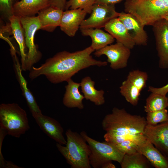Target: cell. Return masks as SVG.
Segmentation results:
<instances>
[{"mask_svg":"<svg viewBox=\"0 0 168 168\" xmlns=\"http://www.w3.org/2000/svg\"><path fill=\"white\" fill-rule=\"evenodd\" d=\"M147 124L155 125L168 121V110L166 109L147 113L146 118Z\"/></svg>","mask_w":168,"mask_h":168,"instance_id":"83f0119b","label":"cell"},{"mask_svg":"<svg viewBox=\"0 0 168 168\" xmlns=\"http://www.w3.org/2000/svg\"><path fill=\"white\" fill-rule=\"evenodd\" d=\"M51 0H21L15 3L14 15L19 17L34 16L50 6Z\"/></svg>","mask_w":168,"mask_h":168,"instance_id":"2e32d148","label":"cell"},{"mask_svg":"<svg viewBox=\"0 0 168 168\" xmlns=\"http://www.w3.org/2000/svg\"><path fill=\"white\" fill-rule=\"evenodd\" d=\"M67 82L68 84L65 86L66 91L63 100V105L69 108L83 109L82 100L85 98L79 91L80 83L74 82L71 78Z\"/></svg>","mask_w":168,"mask_h":168,"instance_id":"44dd1931","label":"cell"},{"mask_svg":"<svg viewBox=\"0 0 168 168\" xmlns=\"http://www.w3.org/2000/svg\"><path fill=\"white\" fill-rule=\"evenodd\" d=\"M40 129L57 143L65 145L67 141L63 136V129L55 119L43 114L33 117Z\"/></svg>","mask_w":168,"mask_h":168,"instance_id":"5bb4252c","label":"cell"},{"mask_svg":"<svg viewBox=\"0 0 168 168\" xmlns=\"http://www.w3.org/2000/svg\"><path fill=\"white\" fill-rule=\"evenodd\" d=\"M14 0H0V11L1 14L9 20L14 15Z\"/></svg>","mask_w":168,"mask_h":168,"instance_id":"f546056e","label":"cell"},{"mask_svg":"<svg viewBox=\"0 0 168 168\" xmlns=\"http://www.w3.org/2000/svg\"><path fill=\"white\" fill-rule=\"evenodd\" d=\"M146 125L144 117L114 107L102 120V127L105 132L103 138L105 141L114 145L128 139L137 145L146 138L143 133Z\"/></svg>","mask_w":168,"mask_h":168,"instance_id":"7a4b0ae2","label":"cell"},{"mask_svg":"<svg viewBox=\"0 0 168 168\" xmlns=\"http://www.w3.org/2000/svg\"><path fill=\"white\" fill-rule=\"evenodd\" d=\"M124 11L134 15L144 26H152L168 15V0H126Z\"/></svg>","mask_w":168,"mask_h":168,"instance_id":"277c9868","label":"cell"},{"mask_svg":"<svg viewBox=\"0 0 168 168\" xmlns=\"http://www.w3.org/2000/svg\"><path fill=\"white\" fill-rule=\"evenodd\" d=\"M163 18L165 19L166 21H167L168 22V15H167L165 16Z\"/></svg>","mask_w":168,"mask_h":168,"instance_id":"d590c367","label":"cell"},{"mask_svg":"<svg viewBox=\"0 0 168 168\" xmlns=\"http://www.w3.org/2000/svg\"><path fill=\"white\" fill-rule=\"evenodd\" d=\"M148 91L151 93H156L166 96L168 93V83L164 86L159 88L149 86Z\"/></svg>","mask_w":168,"mask_h":168,"instance_id":"1f68e13d","label":"cell"},{"mask_svg":"<svg viewBox=\"0 0 168 168\" xmlns=\"http://www.w3.org/2000/svg\"><path fill=\"white\" fill-rule=\"evenodd\" d=\"M8 20L12 32L19 46L21 69L25 71L27 54L25 52L26 46L24 31L19 17L13 15L10 17Z\"/></svg>","mask_w":168,"mask_h":168,"instance_id":"ffe728a7","label":"cell"},{"mask_svg":"<svg viewBox=\"0 0 168 168\" xmlns=\"http://www.w3.org/2000/svg\"><path fill=\"white\" fill-rule=\"evenodd\" d=\"M104 28L106 31L116 39L117 42L122 44L130 49L135 45L125 26L118 17L111 20Z\"/></svg>","mask_w":168,"mask_h":168,"instance_id":"ac0fdd59","label":"cell"},{"mask_svg":"<svg viewBox=\"0 0 168 168\" xmlns=\"http://www.w3.org/2000/svg\"><path fill=\"white\" fill-rule=\"evenodd\" d=\"M130 49L122 44L117 42L114 44L108 45L96 50L94 54L97 57L105 55L107 58V62L114 70L122 69L127 66L128 59L131 54Z\"/></svg>","mask_w":168,"mask_h":168,"instance_id":"9c48e42d","label":"cell"},{"mask_svg":"<svg viewBox=\"0 0 168 168\" xmlns=\"http://www.w3.org/2000/svg\"><path fill=\"white\" fill-rule=\"evenodd\" d=\"M12 56L14 60V68L17 79L23 96L26 100L33 117L42 114L33 95L27 87V82L22 74L21 65L18 61L16 54Z\"/></svg>","mask_w":168,"mask_h":168,"instance_id":"e0dca14e","label":"cell"},{"mask_svg":"<svg viewBox=\"0 0 168 168\" xmlns=\"http://www.w3.org/2000/svg\"><path fill=\"white\" fill-rule=\"evenodd\" d=\"M66 2V0H51L50 6L63 11L65 9Z\"/></svg>","mask_w":168,"mask_h":168,"instance_id":"d6a6232c","label":"cell"},{"mask_svg":"<svg viewBox=\"0 0 168 168\" xmlns=\"http://www.w3.org/2000/svg\"><path fill=\"white\" fill-rule=\"evenodd\" d=\"M168 107V98L165 95L151 93L147 98L144 111L147 113L166 109Z\"/></svg>","mask_w":168,"mask_h":168,"instance_id":"d4e9b609","label":"cell"},{"mask_svg":"<svg viewBox=\"0 0 168 168\" xmlns=\"http://www.w3.org/2000/svg\"><path fill=\"white\" fill-rule=\"evenodd\" d=\"M137 149L154 167L168 168V158L147 138L137 145Z\"/></svg>","mask_w":168,"mask_h":168,"instance_id":"9a60e30c","label":"cell"},{"mask_svg":"<svg viewBox=\"0 0 168 168\" xmlns=\"http://www.w3.org/2000/svg\"><path fill=\"white\" fill-rule=\"evenodd\" d=\"M20 19L25 32L26 46L28 49L26 71H30L41 58V54L34 43V36L37 31L42 29V26L38 16L21 17Z\"/></svg>","mask_w":168,"mask_h":168,"instance_id":"52a82bcc","label":"cell"},{"mask_svg":"<svg viewBox=\"0 0 168 168\" xmlns=\"http://www.w3.org/2000/svg\"><path fill=\"white\" fill-rule=\"evenodd\" d=\"M63 11L49 6L40 11L38 16L42 26V30L51 32L60 26Z\"/></svg>","mask_w":168,"mask_h":168,"instance_id":"d6986e66","label":"cell"},{"mask_svg":"<svg viewBox=\"0 0 168 168\" xmlns=\"http://www.w3.org/2000/svg\"><path fill=\"white\" fill-rule=\"evenodd\" d=\"M152 26L159 58V67L162 69H168V22L163 18Z\"/></svg>","mask_w":168,"mask_h":168,"instance_id":"30bf717a","label":"cell"},{"mask_svg":"<svg viewBox=\"0 0 168 168\" xmlns=\"http://www.w3.org/2000/svg\"><path fill=\"white\" fill-rule=\"evenodd\" d=\"M143 134L150 142L168 158V121L155 125L147 124Z\"/></svg>","mask_w":168,"mask_h":168,"instance_id":"8fae6325","label":"cell"},{"mask_svg":"<svg viewBox=\"0 0 168 168\" xmlns=\"http://www.w3.org/2000/svg\"><path fill=\"white\" fill-rule=\"evenodd\" d=\"M115 145L125 154H130L138 152L137 144L131 140H125Z\"/></svg>","mask_w":168,"mask_h":168,"instance_id":"4dcf8cb0","label":"cell"},{"mask_svg":"<svg viewBox=\"0 0 168 168\" xmlns=\"http://www.w3.org/2000/svg\"><path fill=\"white\" fill-rule=\"evenodd\" d=\"M118 18L125 26L135 45L145 46L148 42V36L143 25L132 14L122 12Z\"/></svg>","mask_w":168,"mask_h":168,"instance_id":"7c38bea8","label":"cell"},{"mask_svg":"<svg viewBox=\"0 0 168 168\" xmlns=\"http://www.w3.org/2000/svg\"><path fill=\"white\" fill-rule=\"evenodd\" d=\"M123 0H95V3L103 5H111L119 2Z\"/></svg>","mask_w":168,"mask_h":168,"instance_id":"836d02e7","label":"cell"},{"mask_svg":"<svg viewBox=\"0 0 168 168\" xmlns=\"http://www.w3.org/2000/svg\"><path fill=\"white\" fill-rule=\"evenodd\" d=\"M87 14L81 9L63 11L59 26L61 30L69 36H74Z\"/></svg>","mask_w":168,"mask_h":168,"instance_id":"4fadbf2b","label":"cell"},{"mask_svg":"<svg viewBox=\"0 0 168 168\" xmlns=\"http://www.w3.org/2000/svg\"><path fill=\"white\" fill-rule=\"evenodd\" d=\"M120 92L126 100L133 106L137 105L141 91L127 80L124 81L119 87Z\"/></svg>","mask_w":168,"mask_h":168,"instance_id":"484cf974","label":"cell"},{"mask_svg":"<svg viewBox=\"0 0 168 168\" xmlns=\"http://www.w3.org/2000/svg\"><path fill=\"white\" fill-rule=\"evenodd\" d=\"M65 146L56 143V147L72 168H91L88 144L80 134L68 129Z\"/></svg>","mask_w":168,"mask_h":168,"instance_id":"3957f363","label":"cell"},{"mask_svg":"<svg viewBox=\"0 0 168 168\" xmlns=\"http://www.w3.org/2000/svg\"><path fill=\"white\" fill-rule=\"evenodd\" d=\"M120 13L116 11L114 5L95 3L89 17L84 19L80 28H99L104 27L112 19L118 17Z\"/></svg>","mask_w":168,"mask_h":168,"instance_id":"ba28073f","label":"cell"},{"mask_svg":"<svg viewBox=\"0 0 168 168\" xmlns=\"http://www.w3.org/2000/svg\"><path fill=\"white\" fill-rule=\"evenodd\" d=\"M147 79V72L136 70L129 72L126 80L141 91L146 86Z\"/></svg>","mask_w":168,"mask_h":168,"instance_id":"4316f807","label":"cell"},{"mask_svg":"<svg viewBox=\"0 0 168 168\" xmlns=\"http://www.w3.org/2000/svg\"><path fill=\"white\" fill-rule=\"evenodd\" d=\"M82 92L86 100H89L97 105H101L105 102L104 91L97 90L95 87V82L89 76L84 77L80 83Z\"/></svg>","mask_w":168,"mask_h":168,"instance_id":"603a6c76","label":"cell"},{"mask_svg":"<svg viewBox=\"0 0 168 168\" xmlns=\"http://www.w3.org/2000/svg\"><path fill=\"white\" fill-rule=\"evenodd\" d=\"M91 46L74 52L64 51L47 59L39 67H33L29 77L33 80L40 76H45L53 84L67 82L81 70L91 66H105L107 62L94 59L91 54L94 51Z\"/></svg>","mask_w":168,"mask_h":168,"instance_id":"6da1fadb","label":"cell"},{"mask_svg":"<svg viewBox=\"0 0 168 168\" xmlns=\"http://www.w3.org/2000/svg\"><path fill=\"white\" fill-rule=\"evenodd\" d=\"M115 166L112 163V161L108 162L105 164L102 168H115Z\"/></svg>","mask_w":168,"mask_h":168,"instance_id":"e575fe53","label":"cell"},{"mask_svg":"<svg viewBox=\"0 0 168 168\" xmlns=\"http://www.w3.org/2000/svg\"><path fill=\"white\" fill-rule=\"evenodd\" d=\"M0 127L8 135L20 138L30 128L26 112L17 103L1 104Z\"/></svg>","mask_w":168,"mask_h":168,"instance_id":"5b68a950","label":"cell"},{"mask_svg":"<svg viewBox=\"0 0 168 168\" xmlns=\"http://www.w3.org/2000/svg\"><path fill=\"white\" fill-rule=\"evenodd\" d=\"M80 30L83 35L91 38L92 42L90 46L94 50L101 49L115 40V39L109 33L99 28H83L80 29Z\"/></svg>","mask_w":168,"mask_h":168,"instance_id":"7402d4cb","label":"cell"},{"mask_svg":"<svg viewBox=\"0 0 168 168\" xmlns=\"http://www.w3.org/2000/svg\"><path fill=\"white\" fill-rule=\"evenodd\" d=\"M120 164L122 168H148L151 165L147 158L138 152L125 154Z\"/></svg>","mask_w":168,"mask_h":168,"instance_id":"cb8c5ba5","label":"cell"},{"mask_svg":"<svg viewBox=\"0 0 168 168\" xmlns=\"http://www.w3.org/2000/svg\"><path fill=\"white\" fill-rule=\"evenodd\" d=\"M95 3V0H69L66 2L65 9H81L85 11L87 13L91 14Z\"/></svg>","mask_w":168,"mask_h":168,"instance_id":"f1b7e54d","label":"cell"},{"mask_svg":"<svg viewBox=\"0 0 168 168\" xmlns=\"http://www.w3.org/2000/svg\"><path fill=\"white\" fill-rule=\"evenodd\" d=\"M80 134L88 144L90 163L93 168H102L106 163L112 161L121 162L125 154L114 145L106 141H97L89 137L84 131Z\"/></svg>","mask_w":168,"mask_h":168,"instance_id":"8992f818","label":"cell"}]
</instances>
